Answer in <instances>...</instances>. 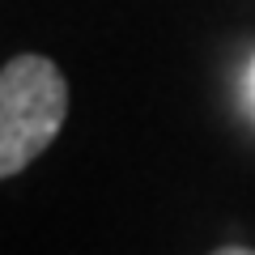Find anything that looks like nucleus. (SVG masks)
I'll list each match as a JSON object with an SVG mask.
<instances>
[{"mask_svg":"<svg viewBox=\"0 0 255 255\" xmlns=\"http://www.w3.org/2000/svg\"><path fill=\"white\" fill-rule=\"evenodd\" d=\"M68 119V81L47 55H13L0 68V179L47 153Z\"/></svg>","mask_w":255,"mask_h":255,"instance_id":"1","label":"nucleus"},{"mask_svg":"<svg viewBox=\"0 0 255 255\" xmlns=\"http://www.w3.org/2000/svg\"><path fill=\"white\" fill-rule=\"evenodd\" d=\"M213 255H255V251H251V247H217Z\"/></svg>","mask_w":255,"mask_h":255,"instance_id":"2","label":"nucleus"},{"mask_svg":"<svg viewBox=\"0 0 255 255\" xmlns=\"http://www.w3.org/2000/svg\"><path fill=\"white\" fill-rule=\"evenodd\" d=\"M251 81H255V64H251Z\"/></svg>","mask_w":255,"mask_h":255,"instance_id":"3","label":"nucleus"}]
</instances>
